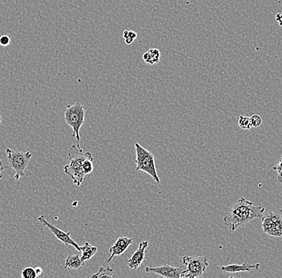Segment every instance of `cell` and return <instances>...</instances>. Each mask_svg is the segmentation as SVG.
<instances>
[{"label":"cell","mask_w":282,"mask_h":278,"mask_svg":"<svg viewBox=\"0 0 282 278\" xmlns=\"http://www.w3.org/2000/svg\"><path fill=\"white\" fill-rule=\"evenodd\" d=\"M264 211L265 208L262 205L256 206L253 203L241 197L231 205L223 221L232 232H234L238 228H244L252 220L261 218Z\"/></svg>","instance_id":"obj_1"},{"label":"cell","mask_w":282,"mask_h":278,"mask_svg":"<svg viewBox=\"0 0 282 278\" xmlns=\"http://www.w3.org/2000/svg\"><path fill=\"white\" fill-rule=\"evenodd\" d=\"M92 157V154L88 152H84L80 146L72 145L68 151V158L70 163L66 165L64 168V171L66 174L70 176L75 185L78 187L81 185L82 182L85 177L82 166L86 159Z\"/></svg>","instance_id":"obj_2"},{"label":"cell","mask_w":282,"mask_h":278,"mask_svg":"<svg viewBox=\"0 0 282 278\" xmlns=\"http://www.w3.org/2000/svg\"><path fill=\"white\" fill-rule=\"evenodd\" d=\"M135 164H136V171H142L148 173L153 179L159 184L161 182L159 176L157 174V168L155 165V157L151 152L142 147L139 143H135Z\"/></svg>","instance_id":"obj_3"},{"label":"cell","mask_w":282,"mask_h":278,"mask_svg":"<svg viewBox=\"0 0 282 278\" xmlns=\"http://www.w3.org/2000/svg\"><path fill=\"white\" fill-rule=\"evenodd\" d=\"M64 118L66 122L73 129L72 137L77 141V146H80V130L84 124L85 119V110L84 106L80 103H75L68 104L64 112Z\"/></svg>","instance_id":"obj_4"},{"label":"cell","mask_w":282,"mask_h":278,"mask_svg":"<svg viewBox=\"0 0 282 278\" xmlns=\"http://www.w3.org/2000/svg\"><path fill=\"white\" fill-rule=\"evenodd\" d=\"M6 153L8 155L7 158L8 163L10 164L11 168L16 171L15 179L19 181L23 176H24L25 170L30 162V160L32 159V153L30 152L23 153L11 149H7Z\"/></svg>","instance_id":"obj_5"},{"label":"cell","mask_w":282,"mask_h":278,"mask_svg":"<svg viewBox=\"0 0 282 278\" xmlns=\"http://www.w3.org/2000/svg\"><path fill=\"white\" fill-rule=\"evenodd\" d=\"M182 262L187 267L182 271L181 277L194 278L202 276L209 265L206 256H183Z\"/></svg>","instance_id":"obj_6"},{"label":"cell","mask_w":282,"mask_h":278,"mask_svg":"<svg viewBox=\"0 0 282 278\" xmlns=\"http://www.w3.org/2000/svg\"><path fill=\"white\" fill-rule=\"evenodd\" d=\"M261 227L264 233L280 237L282 236V209L272 211L261 217Z\"/></svg>","instance_id":"obj_7"},{"label":"cell","mask_w":282,"mask_h":278,"mask_svg":"<svg viewBox=\"0 0 282 278\" xmlns=\"http://www.w3.org/2000/svg\"><path fill=\"white\" fill-rule=\"evenodd\" d=\"M38 221L39 222L41 223L43 225L46 226L50 230L52 231V233L56 236L58 240H60V241L64 243V244L73 246L74 248H76V250L81 252V248H80V245L71 237V234H70L71 232H64V231L59 229L58 227L52 225L51 223L47 221L46 217H45V216H44V215L38 217Z\"/></svg>","instance_id":"obj_8"},{"label":"cell","mask_w":282,"mask_h":278,"mask_svg":"<svg viewBox=\"0 0 282 278\" xmlns=\"http://www.w3.org/2000/svg\"><path fill=\"white\" fill-rule=\"evenodd\" d=\"M183 268L173 266L170 264H164L159 267H146L145 271L150 273H156L165 277L179 278Z\"/></svg>","instance_id":"obj_9"},{"label":"cell","mask_w":282,"mask_h":278,"mask_svg":"<svg viewBox=\"0 0 282 278\" xmlns=\"http://www.w3.org/2000/svg\"><path fill=\"white\" fill-rule=\"evenodd\" d=\"M133 243V238H128L126 236H120L116 240L115 243L111 245L109 248V252L111 253L109 257L107 258V262L109 263L114 256H119L123 254V252L127 250V248Z\"/></svg>","instance_id":"obj_10"},{"label":"cell","mask_w":282,"mask_h":278,"mask_svg":"<svg viewBox=\"0 0 282 278\" xmlns=\"http://www.w3.org/2000/svg\"><path fill=\"white\" fill-rule=\"evenodd\" d=\"M149 246V241L145 240L139 243L137 250L127 260V265L131 269L139 268L145 259V251Z\"/></svg>","instance_id":"obj_11"},{"label":"cell","mask_w":282,"mask_h":278,"mask_svg":"<svg viewBox=\"0 0 282 278\" xmlns=\"http://www.w3.org/2000/svg\"><path fill=\"white\" fill-rule=\"evenodd\" d=\"M260 267V263H256L255 264H248V262H244L243 264H228V265H223L221 266V271L223 272H249L251 269H259Z\"/></svg>","instance_id":"obj_12"},{"label":"cell","mask_w":282,"mask_h":278,"mask_svg":"<svg viewBox=\"0 0 282 278\" xmlns=\"http://www.w3.org/2000/svg\"><path fill=\"white\" fill-rule=\"evenodd\" d=\"M84 263L85 262L81 260V257L79 255H72L68 256L64 261V268L80 270L82 267L84 266Z\"/></svg>","instance_id":"obj_13"},{"label":"cell","mask_w":282,"mask_h":278,"mask_svg":"<svg viewBox=\"0 0 282 278\" xmlns=\"http://www.w3.org/2000/svg\"><path fill=\"white\" fill-rule=\"evenodd\" d=\"M161 52L157 48H151L143 55V60L149 65H154L159 63Z\"/></svg>","instance_id":"obj_14"},{"label":"cell","mask_w":282,"mask_h":278,"mask_svg":"<svg viewBox=\"0 0 282 278\" xmlns=\"http://www.w3.org/2000/svg\"><path fill=\"white\" fill-rule=\"evenodd\" d=\"M80 248H81L82 252V256L80 257L84 262L92 258V256L96 254L98 251L97 247L92 246L88 242L84 243V245L80 246Z\"/></svg>","instance_id":"obj_15"},{"label":"cell","mask_w":282,"mask_h":278,"mask_svg":"<svg viewBox=\"0 0 282 278\" xmlns=\"http://www.w3.org/2000/svg\"><path fill=\"white\" fill-rule=\"evenodd\" d=\"M92 278L100 277H115V275L113 274V268L111 266L100 267L99 271L95 274L92 275Z\"/></svg>","instance_id":"obj_16"},{"label":"cell","mask_w":282,"mask_h":278,"mask_svg":"<svg viewBox=\"0 0 282 278\" xmlns=\"http://www.w3.org/2000/svg\"><path fill=\"white\" fill-rule=\"evenodd\" d=\"M82 170H83V173L85 176L88 175L93 171V157L86 159L84 161L83 166H82Z\"/></svg>","instance_id":"obj_17"},{"label":"cell","mask_w":282,"mask_h":278,"mask_svg":"<svg viewBox=\"0 0 282 278\" xmlns=\"http://www.w3.org/2000/svg\"><path fill=\"white\" fill-rule=\"evenodd\" d=\"M238 124L240 127H241L242 129L249 130L252 128L250 118L248 117V116L240 115V117H239Z\"/></svg>","instance_id":"obj_18"},{"label":"cell","mask_w":282,"mask_h":278,"mask_svg":"<svg viewBox=\"0 0 282 278\" xmlns=\"http://www.w3.org/2000/svg\"><path fill=\"white\" fill-rule=\"evenodd\" d=\"M123 37L127 44H131L137 38V34L133 31L125 30L123 32Z\"/></svg>","instance_id":"obj_19"},{"label":"cell","mask_w":282,"mask_h":278,"mask_svg":"<svg viewBox=\"0 0 282 278\" xmlns=\"http://www.w3.org/2000/svg\"><path fill=\"white\" fill-rule=\"evenodd\" d=\"M21 276H22L23 278L37 277L35 268H32V267H26V268H24L22 270V272H21Z\"/></svg>","instance_id":"obj_20"},{"label":"cell","mask_w":282,"mask_h":278,"mask_svg":"<svg viewBox=\"0 0 282 278\" xmlns=\"http://www.w3.org/2000/svg\"><path fill=\"white\" fill-rule=\"evenodd\" d=\"M249 118H250V122L251 124H252V127H257L261 124L262 119L260 118V115H253Z\"/></svg>","instance_id":"obj_21"},{"label":"cell","mask_w":282,"mask_h":278,"mask_svg":"<svg viewBox=\"0 0 282 278\" xmlns=\"http://www.w3.org/2000/svg\"><path fill=\"white\" fill-rule=\"evenodd\" d=\"M272 169H273L275 171L277 172V174H278V176H277V180H278L282 175V156L280 157L279 161H277L276 165H275V166H273V167L272 168Z\"/></svg>","instance_id":"obj_22"},{"label":"cell","mask_w":282,"mask_h":278,"mask_svg":"<svg viewBox=\"0 0 282 278\" xmlns=\"http://www.w3.org/2000/svg\"><path fill=\"white\" fill-rule=\"evenodd\" d=\"M11 44V39L8 35H3L0 36V45L3 47H7Z\"/></svg>","instance_id":"obj_23"},{"label":"cell","mask_w":282,"mask_h":278,"mask_svg":"<svg viewBox=\"0 0 282 278\" xmlns=\"http://www.w3.org/2000/svg\"><path fill=\"white\" fill-rule=\"evenodd\" d=\"M11 169L10 165H4L2 161L0 160V179H2L3 178L2 172L4 171V170H5V169Z\"/></svg>","instance_id":"obj_24"},{"label":"cell","mask_w":282,"mask_h":278,"mask_svg":"<svg viewBox=\"0 0 282 278\" xmlns=\"http://www.w3.org/2000/svg\"><path fill=\"white\" fill-rule=\"evenodd\" d=\"M276 21L277 22V24L280 25V26H282V13H278V14H276Z\"/></svg>","instance_id":"obj_25"},{"label":"cell","mask_w":282,"mask_h":278,"mask_svg":"<svg viewBox=\"0 0 282 278\" xmlns=\"http://www.w3.org/2000/svg\"><path fill=\"white\" fill-rule=\"evenodd\" d=\"M35 270H36V273L37 276H40V275L43 273L42 268H40V267H36V268H35Z\"/></svg>","instance_id":"obj_26"},{"label":"cell","mask_w":282,"mask_h":278,"mask_svg":"<svg viewBox=\"0 0 282 278\" xmlns=\"http://www.w3.org/2000/svg\"><path fill=\"white\" fill-rule=\"evenodd\" d=\"M278 181L279 182H280V185H281L282 186V175L281 177H280V178H279Z\"/></svg>","instance_id":"obj_27"},{"label":"cell","mask_w":282,"mask_h":278,"mask_svg":"<svg viewBox=\"0 0 282 278\" xmlns=\"http://www.w3.org/2000/svg\"><path fill=\"white\" fill-rule=\"evenodd\" d=\"M2 123V116H1V111H0V124Z\"/></svg>","instance_id":"obj_28"}]
</instances>
